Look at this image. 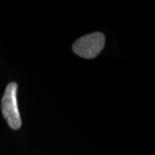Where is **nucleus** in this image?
<instances>
[{
	"instance_id": "obj_1",
	"label": "nucleus",
	"mask_w": 155,
	"mask_h": 155,
	"mask_svg": "<svg viewBox=\"0 0 155 155\" xmlns=\"http://www.w3.org/2000/svg\"><path fill=\"white\" fill-rule=\"evenodd\" d=\"M18 85L11 82L6 86L5 91L1 102L3 116L12 129H18L22 126V120L18 110L17 92Z\"/></svg>"
},
{
	"instance_id": "obj_2",
	"label": "nucleus",
	"mask_w": 155,
	"mask_h": 155,
	"mask_svg": "<svg viewBox=\"0 0 155 155\" xmlns=\"http://www.w3.org/2000/svg\"><path fill=\"white\" fill-rule=\"evenodd\" d=\"M105 37L100 32L89 34L82 36L72 45V50L84 59H93L99 54L104 48Z\"/></svg>"
}]
</instances>
